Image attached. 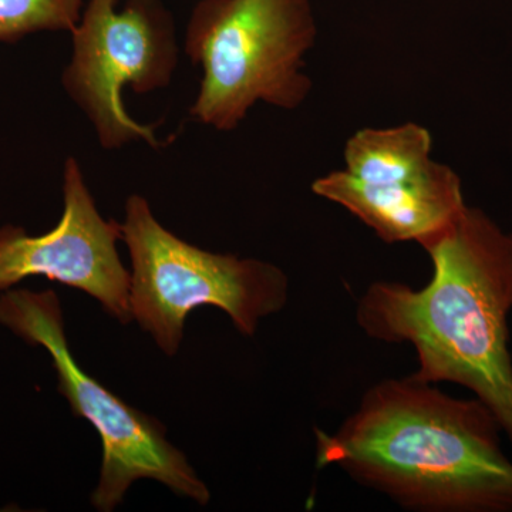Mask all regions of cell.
I'll return each mask as SVG.
<instances>
[{
	"instance_id": "1",
	"label": "cell",
	"mask_w": 512,
	"mask_h": 512,
	"mask_svg": "<svg viewBox=\"0 0 512 512\" xmlns=\"http://www.w3.org/2000/svg\"><path fill=\"white\" fill-rule=\"evenodd\" d=\"M497 417L478 399L416 377L367 390L335 433L315 430L316 464L339 467L404 508L512 512V461Z\"/></svg>"
},
{
	"instance_id": "2",
	"label": "cell",
	"mask_w": 512,
	"mask_h": 512,
	"mask_svg": "<svg viewBox=\"0 0 512 512\" xmlns=\"http://www.w3.org/2000/svg\"><path fill=\"white\" fill-rule=\"evenodd\" d=\"M433 264L420 289L375 282L357 305L370 338L410 343L426 383L460 384L493 412L512 444V235L480 208L426 248Z\"/></svg>"
},
{
	"instance_id": "3",
	"label": "cell",
	"mask_w": 512,
	"mask_h": 512,
	"mask_svg": "<svg viewBox=\"0 0 512 512\" xmlns=\"http://www.w3.org/2000/svg\"><path fill=\"white\" fill-rule=\"evenodd\" d=\"M316 36L311 0L198 2L185 32V53L202 70L192 119L232 131L256 104L301 107L312 90L305 60Z\"/></svg>"
},
{
	"instance_id": "4",
	"label": "cell",
	"mask_w": 512,
	"mask_h": 512,
	"mask_svg": "<svg viewBox=\"0 0 512 512\" xmlns=\"http://www.w3.org/2000/svg\"><path fill=\"white\" fill-rule=\"evenodd\" d=\"M121 232L131 261V318L165 355L178 352L185 319L200 306L220 308L239 333L254 336L259 322L288 302L281 268L188 244L161 225L141 195L127 198Z\"/></svg>"
},
{
	"instance_id": "5",
	"label": "cell",
	"mask_w": 512,
	"mask_h": 512,
	"mask_svg": "<svg viewBox=\"0 0 512 512\" xmlns=\"http://www.w3.org/2000/svg\"><path fill=\"white\" fill-rule=\"evenodd\" d=\"M0 325L52 357L59 392L77 417L99 433L103 458L100 480L92 494L97 511L119 507L128 488L151 478L175 495L207 505L211 494L183 451L165 437V427L97 382L76 362L64 332L62 305L53 291L9 289L0 293Z\"/></svg>"
},
{
	"instance_id": "6",
	"label": "cell",
	"mask_w": 512,
	"mask_h": 512,
	"mask_svg": "<svg viewBox=\"0 0 512 512\" xmlns=\"http://www.w3.org/2000/svg\"><path fill=\"white\" fill-rule=\"evenodd\" d=\"M73 52L64 92L92 124L100 146L120 150L137 141L160 147L153 126L138 123L123 100L164 89L178 63L173 19L158 0H89L72 30Z\"/></svg>"
},
{
	"instance_id": "7",
	"label": "cell",
	"mask_w": 512,
	"mask_h": 512,
	"mask_svg": "<svg viewBox=\"0 0 512 512\" xmlns=\"http://www.w3.org/2000/svg\"><path fill=\"white\" fill-rule=\"evenodd\" d=\"M121 224L97 210L82 167L69 157L63 171V214L43 235L15 225L0 228V293L30 276L79 289L92 296L123 325L130 322V271L121 262L117 242Z\"/></svg>"
},
{
	"instance_id": "8",
	"label": "cell",
	"mask_w": 512,
	"mask_h": 512,
	"mask_svg": "<svg viewBox=\"0 0 512 512\" xmlns=\"http://www.w3.org/2000/svg\"><path fill=\"white\" fill-rule=\"evenodd\" d=\"M312 191L355 215L387 244L413 241L423 248L454 227L468 207L460 177L439 161L397 183L367 184L345 170L332 171Z\"/></svg>"
},
{
	"instance_id": "9",
	"label": "cell",
	"mask_w": 512,
	"mask_h": 512,
	"mask_svg": "<svg viewBox=\"0 0 512 512\" xmlns=\"http://www.w3.org/2000/svg\"><path fill=\"white\" fill-rule=\"evenodd\" d=\"M433 137L416 123L362 128L345 146V171L367 184L397 183L426 173L433 165Z\"/></svg>"
},
{
	"instance_id": "10",
	"label": "cell",
	"mask_w": 512,
	"mask_h": 512,
	"mask_svg": "<svg viewBox=\"0 0 512 512\" xmlns=\"http://www.w3.org/2000/svg\"><path fill=\"white\" fill-rule=\"evenodd\" d=\"M83 0H0V40L69 30L79 22Z\"/></svg>"
}]
</instances>
